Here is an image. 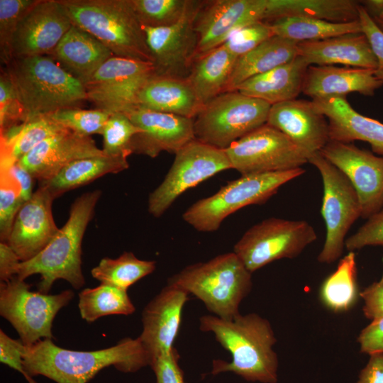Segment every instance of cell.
<instances>
[{
    "mask_svg": "<svg viewBox=\"0 0 383 383\" xmlns=\"http://www.w3.org/2000/svg\"><path fill=\"white\" fill-rule=\"evenodd\" d=\"M309 65L300 55L265 73L252 77L235 91L274 105L296 99L302 93Z\"/></svg>",
    "mask_w": 383,
    "mask_h": 383,
    "instance_id": "obj_28",
    "label": "cell"
},
{
    "mask_svg": "<svg viewBox=\"0 0 383 383\" xmlns=\"http://www.w3.org/2000/svg\"><path fill=\"white\" fill-rule=\"evenodd\" d=\"M78 307L81 317L87 323L109 315H130L135 308L126 290L101 284L79 293Z\"/></svg>",
    "mask_w": 383,
    "mask_h": 383,
    "instance_id": "obj_36",
    "label": "cell"
},
{
    "mask_svg": "<svg viewBox=\"0 0 383 383\" xmlns=\"http://www.w3.org/2000/svg\"><path fill=\"white\" fill-rule=\"evenodd\" d=\"M308 162L318 170L323 186L321 211L326 235L317 260L331 264L341 256L350 228L361 217V206L348 179L320 152L311 155Z\"/></svg>",
    "mask_w": 383,
    "mask_h": 383,
    "instance_id": "obj_11",
    "label": "cell"
},
{
    "mask_svg": "<svg viewBox=\"0 0 383 383\" xmlns=\"http://www.w3.org/2000/svg\"><path fill=\"white\" fill-rule=\"evenodd\" d=\"M72 26L60 0H39L18 25L13 40V58L50 55Z\"/></svg>",
    "mask_w": 383,
    "mask_h": 383,
    "instance_id": "obj_19",
    "label": "cell"
},
{
    "mask_svg": "<svg viewBox=\"0 0 383 383\" xmlns=\"http://www.w3.org/2000/svg\"><path fill=\"white\" fill-rule=\"evenodd\" d=\"M357 340L361 353L383 354V317L372 320L360 331Z\"/></svg>",
    "mask_w": 383,
    "mask_h": 383,
    "instance_id": "obj_50",
    "label": "cell"
},
{
    "mask_svg": "<svg viewBox=\"0 0 383 383\" xmlns=\"http://www.w3.org/2000/svg\"><path fill=\"white\" fill-rule=\"evenodd\" d=\"M22 358L30 377L42 375L56 383H87L109 366L128 373L150 364L138 338H126L113 346L91 351L65 349L51 339H43L30 346L23 345Z\"/></svg>",
    "mask_w": 383,
    "mask_h": 383,
    "instance_id": "obj_2",
    "label": "cell"
},
{
    "mask_svg": "<svg viewBox=\"0 0 383 383\" xmlns=\"http://www.w3.org/2000/svg\"><path fill=\"white\" fill-rule=\"evenodd\" d=\"M124 113L140 130L132 139V153L152 158L163 151L175 154L195 139L194 118L155 111L139 106Z\"/></svg>",
    "mask_w": 383,
    "mask_h": 383,
    "instance_id": "obj_18",
    "label": "cell"
},
{
    "mask_svg": "<svg viewBox=\"0 0 383 383\" xmlns=\"http://www.w3.org/2000/svg\"><path fill=\"white\" fill-rule=\"evenodd\" d=\"M271 105L238 91L223 92L205 104L194 118L195 138L226 150L265 124Z\"/></svg>",
    "mask_w": 383,
    "mask_h": 383,
    "instance_id": "obj_8",
    "label": "cell"
},
{
    "mask_svg": "<svg viewBox=\"0 0 383 383\" xmlns=\"http://www.w3.org/2000/svg\"><path fill=\"white\" fill-rule=\"evenodd\" d=\"M266 0L204 1L194 21L195 59L221 45L235 30L264 21Z\"/></svg>",
    "mask_w": 383,
    "mask_h": 383,
    "instance_id": "obj_17",
    "label": "cell"
},
{
    "mask_svg": "<svg viewBox=\"0 0 383 383\" xmlns=\"http://www.w3.org/2000/svg\"><path fill=\"white\" fill-rule=\"evenodd\" d=\"M0 184V238L1 242H6L16 216L25 202L18 185L7 174L1 173Z\"/></svg>",
    "mask_w": 383,
    "mask_h": 383,
    "instance_id": "obj_43",
    "label": "cell"
},
{
    "mask_svg": "<svg viewBox=\"0 0 383 383\" xmlns=\"http://www.w3.org/2000/svg\"><path fill=\"white\" fill-rule=\"evenodd\" d=\"M111 113L101 109L67 108L48 115L65 128L76 133L91 136L102 133Z\"/></svg>",
    "mask_w": 383,
    "mask_h": 383,
    "instance_id": "obj_42",
    "label": "cell"
},
{
    "mask_svg": "<svg viewBox=\"0 0 383 383\" xmlns=\"http://www.w3.org/2000/svg\"><path fill=\"white\" fill-rule=\"evenodd\" d=\"M359 21L362 32L367 38L377 60L374 74L383 83V30L360 6H359Z\"/></svg>",
    "mask_w": 383,
    "mask_h": 383,
    "instance_id": "obj_47",
    "label": "cell"
},
{
    "mask_svg": "<svg viewBox=\"0 0 383 383\" xmlns=\"http://www.w3.org/2000/svg\"><path fill=\"white\" fill-rule=\"evenodd\" d=\"M101 190L86 192L71 205L69 218L51 242L33 258L21 262L16 277L25 280L38 274V292L48 294L54 282L64 279L76 289L85 283L82 270V244Z\"/></svg>",
    "mask_w": 383,
    "mask_h": 383,
    "instance_id": "obj_3",
    "label": "cell"
},
{
    "mask_svg": "<svg viewBox=\"0 0 383 383\" xmlns=\"http://www.w3.org/2000/svg\"><path fill=\"white\" fill-rule=\"evenodd\" d=\"M30 288V284L16 276L0 284V314L12 325L26 346L54 338L53 321L74 297L70 289L48 294Z\"/></svg>",
    "mask_w": 383,
    "mask_h": 383,
    "instance_id": "obj_9",
    "label": "cell"
},
{
    "mask_svg": "<svg viewBox=\"0 0 383 383\" xmlns=\"http://www.w3.org/2000/svg\"><path fill=\"white\" fill-rule=\"evenodd\" d=\"M23 123V111L14 85L6 70L0 76V127L1 133Z\"/></svg>",
    "mask_w": 383,
    "mask_h": 383,
    "instance_id": "obj_45",
    "label": "cell"
},
{
    "mask_svg": "<svg viewBox=\"0 0 383 383\" xmlns=\"http://www.w3.org/2000/svg\"><path fill=\"white\" fill-rule=\"evenodd\" d=\"M299 55L309 65H343L375 70L377 60L362 33H348L298 43Z\"/></svg>",
    "mask_w": 383,
    "mask_h": 383,
    "instance_id": "obj_26",
    "label": "cell"
},
{
    "mask_svg": "<svg viewBox=\"0 0 383 383\" xmlns=\"http://www.w3.org/2000/svg\"><path fill=\"white\" fill-rule=\"evenodd\" d=\"M65 129L48 116L23 123L13 140L1 145V169L18 162L42 142Z\"/></svg>",
    "mask_w": 383,
    "mask_h": 383,
    "instance_id": "obj_38",
    "label": "cell"
},
{
    "mask_svg": "<svg viewBox=\"0 0 383 383\" xmlns=\"http://www.w3.org/2000/svg\"><path fill=\"white\" fill-rule=\"evenodd\" d=\"M304 172V169L299 167L241 176L214 194L196 201L185 211L182 218L198 231H216L231 214L249 205L265 203L279 187Z\"/></svg>",
    "mask_w": 383,
    "mask_h": 383,
    "instance_id": "obj_7",
    "label": "cell"
},
{
    "mask_svg": "<svg viewBox=\"0 0 383 383\" xmlns=\"http://www.w3.org/2000/svg\"><path fill=\"white\" fill-rule=\"evenodd\" d=\"M21 262L13 250L5 242L0 243V279L4 282L12 279L17 274Z\"/></svg>",
    "mask_w": 383,
    "mask_h": 383,
    "instance_id": "obj_53",
    "label": "cell"
},
{
    "mask_svg": "<svg viewBox=\"0 0 383 383\" xmlns=\"http://www.w3.org/2000/svg\"><path fill=\"white\" fill-rule=\"evenodd\" d=\"M274 35L267 22H256L233 32L222 44L238 59Z\"/></svg>",
    "mask_w": 383,
    "mask_h": 383,
    "instance_id": "obj_44",
    "label": "cell"
},
{
    "mask_svg": "<svg viewBox=\"0 0 383 383\" xmlns=\"http://www.w3.org/2000/svg\"><path fill=\"white\" fill-rule=\"evenodd\" d=\"M60 1L72 25L90 33L114 56L154 64L131 0Z\"/></svg>",
    "mask_w": 383,
    "mask_h": 383,
    "instance_id": "obj_5",
    "label": "cell"
},
{
    "mask_svg": "<svg viewBox=\"0 0 383 383\" xmlns=\"http://www.w3.org/2000/svg\"><path fill=\"white\" fill-rule=\"evenodd\" d=\"M250 273L233 252L188 265L167 280L201 301L214 316L233 320L252 287Z\"/></svg>",
    "mask_w": 383,
    "mask_h": 383,
    "instance_id": "obj_6",
    "label": "cell"
},
{
    "mask_svg": "<svg viewBox=\"0 0 383 383\" xmlns=\"http://www.w3.org/2000/svg\"><path fill=\"white\" fill-rule=\"evenodd\" d=\"M298 43L275 35L264 40L237 60L225 92L235 91L248 79L265 73L299 56Z\"/></svg>",
    "mask_w": 383,
    "mask_h": 383,
    "instance_id": "obj_30",
    "label": "cell"
},
{
    "mask_svg": "<svg viewBox=\"0 0 383 383\" xmlns=\"http://www.w3.org/2000/svg\"><path fill=\"white\" fill-rule=\"evenodd\" d=\"M1 173L7 174L18 185L21 196L24 202L31 198L34 192L33 184L35 179L18 162L6 168L1 169Z\"/></svg>",
    "mask_w": 383,
    "mask_h": 383,
    "instance_id": "obj_52",
    "label": "cell"
},
{
    "mask_svg": "<svg viewBox=\"0 0 383 383\" xmlns=\"http://www.w3.org/2000/svg\"><path fill=\"white\" fill-rule=\"evenodd\" d=\"M340 170L355 189L365 219L383 209V157L353 143L329 140L320 152Z\"/></svg>",
    "mask_w": 383,
    "mask_h": 383,
    "instance_id": "obj_16",
    "label": "cell"
},
{
    "mask_svg": "<svg viewBox=\"0 0 383 383\" xmlns=\"http://www.w3.org/2000/svg\"><path fill=\"white\" fill-rule=\"evenodd\" d=\"M199 329L213 333L231 355L230 362L213 361L212 374L231 372L246 381L277 383L279 361L273 349L277 339L267 319L255 313H239L231 321L204 315L199 318Z\"/></svg>",
    "mask_w": 383,
    "mask_h": 383,
    "instance_id": "obj_1",
    "label": "cell"
},
{
    "mask_svg": "<svg viewBox=\"0 0 383 383\" xmlns=\"http://www.w3.org/2000/svg\"><path fill=\"white\" fill-rule=\"evenodd\" d=\"M39 0H0V59L6 67L12 61L13 40L18 25Z\"/></svg>",
    "mask_w": 383,
    "mask_h": 383,
    "instance_id": "obj_40",
    "label": "cell"
},
{
    "mask_svg": "<svg viewBox=\"0 0 383 383\" xmlns=\"http://www.w3.org/2000/svg\"><path fill=\"white\" fill-rule=\"evenodd\" d=\"M128 167V157L125 156L87 157L72 162L50 179L39 182V185L46 187L56 199L104 175L116 174Z\"/></svg>",
    "mask_w": 383,
    "mask_h": 383,
    "instance_id": "obj_33",
    "label": "cell"
},
{
    "mask_svg": "<svg viewBox=\"0 0 383 383\" xmlns=\"http://www.w3.org/2000/svg\"><path fill=\"white\" fill-rule=\"evenodd\" d=\"M360 6L379 26L383 23V0H361Z\"/></svg>",
    "mask_w": 383,
    "mask_h": 383,
    "instance_id": "obj_55",
    "label": "cell"
},
{
    "mask_svg": "<svg viewBox=\"0 0 383 383\" xmlns=\"http://www.w3.org/2000/svg\"><path fill=\"white\" fill-rule=\"evenodd\" d=\"M204 1L192 0L184 16L172 26H143L156 75L182 79L188 77L198 45L194 21Z\"/></svg>",
    "mask_w": 383,
    "mask_h": 383,
    "instance_id": "obj_15",
    "label": "cell"
},
{
    "mask_svg": "<svg viewBox=\"0 0 383 383\" xmlns=\"http://www.w3.org/2000/svg\"><path fill=\"white\" fill-rule=\"evenodd\" d=\"M155 261L138 259L131 252H124L117 258H102L91 271L92 277L101 284L123 290L153 272Z\"/></svg>",
    "mask_w": 383,
    "mask_h": 383,
    "instance_id": "obj_37",
    "label": "cell"
},
{
    "mask_svg": "<svg viewBox=\"0 0 383 383\" xmlns=\"http://www.w3.org/2000/svg\"><path fill=\"white\" fill-rule=\"evenodd\" d=\"M242 176L282 172L308 163L306 155L278 129L265 123L225 150Z\"/></svg>",
    "mask_w": 383,
    "mask_h": 383,
    "instance_id": "obj_13",
    "label": "cell"
},
{
    "mask_svg": "<svg viewBox=\"0 0 383 383\" xmlns=\"http://www.w3.org/2000/svg\"><path fill=\"white\" fill-rule=\"evenodd\" d=\"M179 357L174 348L170 353L151 362L150 366L155 373L157 383H185L183 372L178 363Z\"/></svg>",
    "mask_w": 383,
    "mask_h": 383,
    "instance_id": "obj_49",
    "label": "cell"
},
{
    "mask_svg": "<svg viewBox=\"0 0 383 383\" xmlns=\"http://www.w3.org/2000/svg\"><path fill=\"white\" fill-rule=\"evenodd\" d=\"M326 117L330 140L368 143L374 152L383 155V123L360 114L346 97H328L312 100Z\"/></svg>",
    "mask_w": 383,
    "mask_h": 383,
    "instance_id": "obj_25",
    "label": "cell"
},
{
    "mask_svg": "<svg viewBox=\"0 0 383 383\" xmlns=\"http://www.w3.org/2000/svg\"><path fill=\"white\" fill-rule=\"evenodd\" d=\"M319 294L323 305L335 313L347 311L355 304L360 293L354 251L340 260L336 270L322 283Z\"/></svg>",
    "mask_w": 383,
    "mask_h": 383,
    "instance_id": "obj_35",
    "label": "cell"
},
{
    "mask_svg": "<svg viewBox=\"0 0 383 383\" xmlns=\"http://www.w3.org/2000/svg\"><path fill=\"white\" fill-rule=\"evenodd\" d=\"M174 155L164 180L149 195L148 211L156 218L164 214L184 192L220 172L231 169L225 150L196 138Z\"/></svg>",
    "mask_w": 383,
    "mask_h": 383,
    "instance_id": "obj_12",
    "label": "cell"
},
{
    "mask_svg": "<svg viewBox=\"0 0 383 383\" xmlns=\"http://www.w3.org/2000/svg\"><path fill=\"white\" fill-rule=\"evenodd\" d=\"M382 262H383V257H382ZM381 285L383 286V274L382 275V277L380 279V280L378 282Z\"/></svg>",
    "mask_w": 383,
    "mask_h": 383,
    "instance_id": "obj_56",
    "label": "cell"
},
{
    "mask_svg": "<svg viewBox=\"0 0 383 383\" xmlns=\"http://www.w3.org/2000/svg\"><path fill=\"white\" fill-rule=\"evenodd\" d=\"M274 35L296 43L317 41L335 36L360 33L359 19L346 23H335L310 17H286L267 22Z\"/></svg>",
    "mask_w": 383,
    "mask_h": 383,
    "instance_id": "obj_34",
    "label": "cell"
},
{
    "mask_svg": "<svg viewBox=\"0 0 383 383\" xmlns=\"http://www.w3.org/2000/svg\"><path fill=\"white\" fill-rule=\"evenodd\" d=\"M188 294L181 288L167 284L145 306L142 313L143 331L138 338L149 355L150 364L174 348Z\"/></svg>",
    "mask_w": 383,
    "mask_h": 383,
    "instance_id": "obj_20",
    "label": "cell"
},
{
    "mask_svg": "<svg viewBox=\"0 0 383 383\" xmlns=\"http://www.w3.org/2000/svg\"><path fill=\"white\" fill-rule=\"evenodd\" d=\"M237 60L223 45L194 60L186 79L203 105L225 92Z\"/></svg>",
    "mask_w": 383,
    "mask_h": 383,
    "instance_id": "obj_32",
    "label": "cell"
},
{
    "mask_svg": "<svg viewBox=\"0 0 383 383\" xmlns=\"http://www.w3.org/2000/svg\"><path fill=\"white\" fill-rule=\"evenodd\" d=\"M54 199L46 187L39 185L19 209L5 243L17 254L21 262L36 256L58 233L60 228L52 212Z\"/></svg>",
    "mask_w": 383,
    "mask_h": 383,
    "instance_id": "obj_21",
    "label": "cell"
},
{
    "mask_svg": "<svg viewBox=\"0 0 383 383\" xmlns=\"http://www.w3.org/2000/svg\"><path fill=\"white\" fill-rule=\"evenodd\" d=\"M317 238L304 220L268 218L250 227L235 244L233 252L252 273L278 260L294 258Z\"/></svg>",
    "mask_w": 383,
    "mask_h": 383,
    "instance_id": "obj_10",
    "label": "cell"
},
{
    "mask_svg": "<svg viewBox=\"0 0 383 383\" xmlns=\"http://www.w3.org/2000/svg\"><path fill=\"white\" fill-rule=\"evenodd\" d=\"M363 299L362 311L365 316L370 320L383 317V286L378 282H373L360 292Z\"/></svg>",
    "mask_w": 383,
    "mask_h": 383,
    "instance_id": "obj_51",
    "label": "cell"
},
{
    "mask_svg": "<svg viewBox=\"0 0 383 383\" xmlns=\"http://www.w3.org/2000/svg\"><path fill=\"white\" fill-rule=\"evenodd\" d=\"M355 0H266L265 22L286 17H310L335 23L359 19Z\"/></svg>",
    "mask_w": 383,
    "mask_h": 383,
    "instance_id": "obj_31",
    "label": "cell"
},
{
    "mask_svg": "<svg viewBox=\"0 0 383 383\" xmlns=\"http://www.w3.org/2000/svg\"><path fill=\"white\" fill-rule=\"evenodd\" d=\"M383 30V23L378 26Z\"/></svg>",
    "mask_w": 383,
    "mask_h": 383,
    "instance_id": "obj_57",
    "label": "cell"
},
{
    "mask_svg": "<svg viewBox=\"0 0 383 383\" xmlns=\"http://www.w3.org/2000/svg\"><path fill=\"white\" fill-rule=\"evenodd\" d=\"M383 86L374 70L337 65H309L302 93L313 99L346 97L353 92L371 96Z\"/></svg>",
    "mask_w": 383,
    "mask_h": 383,
    "instance_id": "obj_24",
    "label": "cell"
},
{
    "mask_svg": "<svg viewBox=\"0 0 383 383\" xmlns=\"http://www.w3.org/2000/svg\"><path fill=\"white\" fill-rule=\"evenodd\" d=\"M138 106L194 118L204 106L186 79L155 74L143 86Z\"/></svg>",
    "mask_w": 383,
    "mask_h": 383,
    "instance_id": "obj_29",
    "label": "cell"
},
{
    "mask_svg": "<svg viewBox=\"0 0 383 383\" xmlns=\"http://www.w3.org/2000/svg\"><path fill=\"white\" fill-rule=\"evenodd\" d=\"M23 344L0 330V362L21 373L28 383H37L25 370L22 358Z\"/></svg>",
    "mask_w": 383,
    "mask_h": 383,
    "instance_id": "obj_48",
    "label": "cell"
},
{
    "mask_svg": "<svg viewBox=\"0 0 383 383\" xmlns=\"http://www.w3.org/2000/svg\"><path fill=\"white\" fill-rule=\"evenodd\" d=\"M6 70L23 111V123L87 100L84 86L51 56L13 58Z\"/></svg>",
    "mask_w": 383,
    "mask_h": 383,
    "instance_id": "obj_4",
    "label": "cell"
},
{
    "mask_svg": "<svg viewBox=\"0 0 383 383\" xmlns=\"http://www.w3.org/2000/svg\"><path fill=\"white\" fill-rule=\"evenodd\" d=\"M155 74L153 63L113 56L84 85L87 100L110 113L138 106V94Z\"/></svg>",
    "mask_w": 383,
    "mask_h": 383,
    "instance_id": "obj_14",
    "label": "cell"
},
{
    "mask_svg": "<svg viewBox=\"0 0 383 383\" xmlns=\"http://www.w3.org/2000/svg\"><path fill=\"white\" fill-rule=\"evenodd\" d=\"M266 123L286 135L308 159L330 140L328 120L312 100L295 99L272 105Z\"/></svg>",
    "mask_w": 383,
    "mask_h": 383,
    "instance_id": "obj_22",
    "label": "cell"
},
{
    "mask_svg": "<svg viewBox=\"0 0 383 383\" xmlns=\"http://www.w3.org/2000/svg\"><path fill=\"white\" fill-rule=\"evenodd\" d=\"M373 245L383 246V209L367 218L355 233L346 238L345 243V248L348 251Z\"/></svg>",
    "mask_w": 383,
    "mask_h": 383,
    "instance_id": "obj_46",
    "label": "cell"
},
{
    "mask_svg": "<svg viewBox=\"0 0 383 383\" xmlns=\"http://www.w3.org/2000/svg\"><path fill=\"white\" fill-rule=\"evenodd\" d=\"M140 131L124 113H111L101 133L104 154L128 157L132 154V139Z\"/></svg>",
    "mask_w": 383,
    "mask_h": 383,
    "instance_id": "obj_41",
    "label": "cell"
},
{
    "mask_svg": "<svg viewBox=\"0 0 383 383\" xmlns=\"http://www.w3.org/2000/svg\"><path fill=\"white\" fill-rule=\"evenodd\" d=\"M103 155L91 136L65 129L42 142L18 162L41 182L74 160Z\"/></svg>",
    "mask_w": 383,
    "mask_h": 383,
    "instance_id": "obj_23",
    "label": "cell"
},
{
    "mask_svg": "<svg viewBox=\"0 0 383 383\" xmlns=\"http://www.w3.org/2000/svg\"><path fill=\"white\" fill-rule=\"evenodd\" d=\"M143 26L160 28L178 22L188 10L192 0H131Z\"/></svg>",
    "mask_w": 383,
    "mask_h": 383,
    "instance_id": "obj_39",
    "label": "cell"
},
{
    "mask_svg": "<svg viewBox=\"0 0 383 383\" xmlns=\"http://www.w3.org/2000/svg\"><path fill=\"white\" fill-rule=\"evenodd\" d=\"M356 383H383V354L370 355Z\"/></svg>",
    "mask_w": 383,
    "mask_h": 383,
    "instance_id": "obj_54",
    "label": "cell"
},
{
    "mask_svg": "<svg viewBox=\"0 0 383 383\" xmlns=\"http://www.w3.org/2000/svg\"><path fill=\"white\" fill-rule=\"evenodd\" d=\"M50 56L84 85L114 55L90 33L72 25Z\"/></svg>",
    "mask_w": 383,
    "mask_h": 383,
    "instance_id": "obj_27",
    "label": "cell"
}]
</instances>
